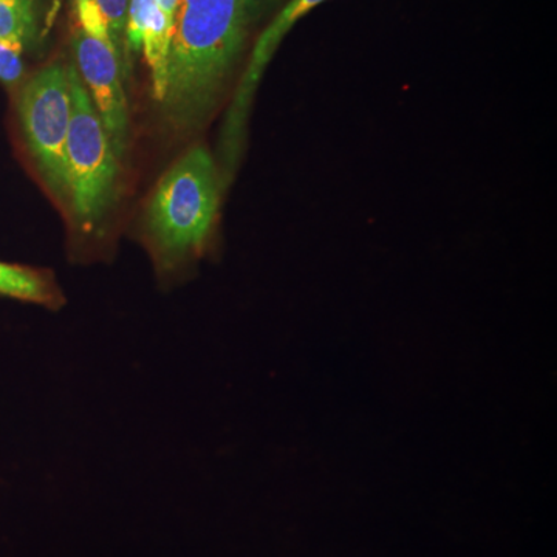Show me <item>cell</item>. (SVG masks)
I'll return each mask as SVG.
<instances>
[{"mask_svg":"<svg viewBox=\"0 0 557 557\" xmlns=\"http://www.w3.org/2000/svg\"><path fill=\"white\" fill-rule=\"evenodd\" d=\"M42 0H0V39L28 46L40 33Z\"/></svg>","mask_w":557,"mask_h":557,"instance_id":"9","label":"cell"},{"mask_svg":"<svg viewBox=\"0 0 557 557\" xmlns=\"http://www.w3.org/2000/svg\"><path fill=\"white\" fill-rule=\"evenodd\" d=\"M25 47L14 40L0 39V81L7 84L17 83L24 75L22 51Z\"/></svg>","mask_w":557,"mask_h":557,"instance_id":"12","label":"cell"},{"mask_svg":"<svg viewBox=\"0 0 557 557\" xmlns=\"http://www.w3.org/2000/svg\"><path fill=\"white\" fill-rule=\"evenodd\" d=\"M244 2L245 11H247L249 21H258L265 11H269L271 7L276 5L278 0H242Z\"/></svg>","mask_w":557,"mask_h":557,"instance_id":"13","label":"cell"},{"mask_svg":"<svg viewBox=\"0 0 557 557\" xmlns=\"http://www.w3.org/2000/svg\"><path fill=\"white\" fill-rule=\"evenodd\" d=\"M22 134L51 190L67 197L65 143L72 119L69 65L54 62L25 84L17 101Z\"/></svg>","mask_w":557,"mask_h":557,"instance_id":"4","label":"cell"},{"mask_svg":"<svg viewBox=\"0 0 557 557\" xmlns=\"http://www.w3.org/2000/svg\"><path fill=\"white\" fill-rule=\"evenodd\" d=\"M72 46L81 81L89 91L121 160L129 143V112L119 54L113 46L91 38L81 28L73 33Z\"/></svg>","mask_w":557,"mask_h":557,"instance_id":"6","label":"cell"},{"mask_svg":"<svg viewBox=\"0 0 557 557\" xmlns=\"http://www.w3.org/2000/svg\"><path fill=\"white\" fill-rule=\"evenodd\" d=\"M249 27L242 0H178L160 102L174 129H199L218 108Z\"/></svg>","mask_w":557,"mask_h":557,"instance_id":"1","label":"cell"},{"mask_svg":"<svg viewBox=\"0 0 557 557\" xmlns=\"http://www.w3.org/2000/svg\"><path fill=\"white\" fill-rule=\"evenodd\" d=\"M100 7L106 21L109 24L110 36H112L113 47L121 64L123 73L127 70V58L129 49L126 42L127 16H129L131 0H95Z\"/></svg>","mask_w":557,"mask_h":557,"instance_id":"10","label":"cell"},{"mask_svg":"<svg viewBox=\"0 0 557 557\" xmlns=\"http://www.w3.org/2000/svg\"><path fill=\"white\" fill-rule=\"evenodd\" d=\"M324 2L327 0H288L256 40L239 86L234 91L233 100L226 110L222 134H220V156H222L220 178L223 186L228 185L244 152L249 115H251L252 102H255L256 91L259 89L263 73L285 36L300 20Z\"/></svg>","mask_w":557,"mask_h":557,"instance_id":"5","label":"cell"},{"mask_svg":"<svg viewBox=\"0 0 557 557\" xmlns=\"http://www.w3.org/2000/svg\"><path fill=\"white\" fill-rule=\"evenodd\" d=\"M75 13L78 17V28L81 30L87 33L91 38L100 39L102 42L113 46L108 21H106L104 14H102L95 0H75Z\"/></svg>","mask_w":557,"mask_h":557,"instance_id":"11","label":"cell"},{"mask_svg":"<svg viewBox=\"0 0 557 557\" xmlns=\"http://www.w3.org/2000/svg\"><path fill=\"white\" fill-rule=\"evenodd\" d=\"M159 9L163 11L164 16H166L168 22L174 28V20H175V11H177L178 0H156Z\"/></svg>","mask_w":557,"mask_h":557,"instance_id":"14","label":"cell"},{"mask_svg":"<svg viewBox=\"0 0 557 557\" xmlns=\"http://www.w3.org/2000/svg\"><path fill=\"white\" fill-rule=\"evenodd\" d=\"M222 186L205 146L188 150L161 177L145 214V239L160 276H177L207 252Z\"/></svg>","mask_w":557,"mask_h":557,"instance_id":"2","label":"cell"},{"mask_svg":"<svg viewBox=\"0 0 557 557\" xmlns=\"http://www.w3.org/2000/svg\"><path fill=\"white\" fill-rule=\"evenodd\" d=\"M172 25L156 0H131L127 16L126 42L129 51L143 50L152 76L156 101H163L166 94L168 57Z\"/></svg>","mask_w":557,"mask_h":557,"instance_id":"7","label":"cell"},{"mask_svg":"<svg viewBox=\"0 0 557 557\" xmlns=\"http://www.w3.org/2000/svg\"><path fill=\"white\" fill-rule=\"evenodd\" d=\"M0 295L58 310L65 299L50 271L0 262Z\"/></svg>","mask_w":557,"mask_h":557,"instance_id":"8","label":"cell"},{"mask_svg":"<svg viewBox=\"0 0 557 557\" xmlns=\"http://www.w3.org/2000/svg\"><path fill=\"white\" fill-rule=\"evenodd\" d=\"M69 70L72 119L65 143V199L81 239L100 242L119 196L120 157L75 64Z\"/></svg>","mask_w":557,"mask_h":557,"instance_id":"3","label":"cell"}]
</instances>
